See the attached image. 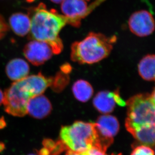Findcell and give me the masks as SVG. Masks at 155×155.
<instances>
[{"mask_svg":"<svg viewBox=\"0 0 155 155\" xmlns=\"http://www.w3.org/2000/svg\"><path fill=\"white\" fill-rule=\"evenodd\" d=\"M125 126L142 145L155 146V104L148 94H139L127 102Z\"/></svg>","mask_w":155,"mask_h":155,"instance_id":"1","label":"cell"},{"mask_svg":"<svg viewBox=\"0 0 155 155\" xmlns=\"http://www.w3.org/2000/svg\"><path fill=\"white\" fill-rule=\"evenodd\" d=\"M28 14L31 20L30 39L47 43L53 54H60L64 46L59 33L67 24L66 17L54 9L48 10L43 3L30 9Z\"/></svg>","mask_w":155,"mask_h":155,"instance_id":"2","label":"cell"},{"mask_svg":"<svg viewBox=\"0 0 155 155\" xmlns=\"http://www.w3.org/2000/svg\"><path fill=\"white\" fill-rule=\"evenodd\" d=\"M53 78H46L40 72L14 81L4 94L3 104L5 110L15 117H23L27 114V107L32 97L42 94L52 84Z\"/></svg>","mask_w":155,"mask_h":155,"instance_id":"3","label":"cell"},{"mask_svg":"<svg viewBox=\"0 0 155 155\" xmlns=\"http://www.w3.org/2000/svg\"><path fill=\"white\" fill-rule=\"evenodd\" d=\"M117 41L115 36L90 32L85 38L74 42L71 47V58L79 64L97 63L109 55Z\"/></svg>","mask_w":155,"mask_h":155,"instance_id":"4","label":"cell"},{"mask_svg":"<svg viewBox=\"0 0 155 155\" xmlns=\"http://www.w3.org/2000/svg\"><path fill=\"white\" fill-rule=\"evenodd\" d=\"M60 137L68 150L81 154L95 145L97 133L95 123L77 121L62 127Z\"/></svg>","mask_w":155,"mask_h":155,"instance_id":"5","label":"cell"},{"mask_svg":"<svg viewBox=\"0 0 155 155\" xmlns=\"http://www.w3.org/2000/svg\"><path fill=\"white\" fill-rule=\"evenodd\" d=\"M104 0H96L88 7L85 0H63L61 10L67 19V24L74 27H79L81 21L91 13Z\"/></svg>","mask_w":155,"mask_h":155,"instance_id":"6","label":"cell"},{"mask_svg":"<svg viewBox=\"0 0 155 155\" xmlns=\"http://www.w3.org/2000/svg\"><path fill=\"white\" fill-rule=\"evenodd\" d=\"M95 124L97 133L95 146L106 151L113 143V138L119 132V121L114 116L103 115L98 117Z\"/></svg>","mask_w":155,"mask_h":155,"instance_id":"7","label":"cell"},{"mask_svg":"<svg viewBox=\"0 0 155 155\" xmlns=\"http://www.w3.org/2000/svg\"><path fill=\"white\" fill-rule=\"evenodd\" d=\"M128 24L130 31L140 37L151 35L155 30V19L146 10L134 12L129 18Z\"/></svg>","mask_w":155,"mask_h":155,"instance_id":"8","label":"cell"},{"mask_svg":"<svg viewBox=\"0 0 155 155\" xmlns=\"http://www.w3.org/2000/svg\"><path fill=\"white\" fill-rule=\"evenodd\" d=\"M23 54L31 64L39 66L50 60L53 53L51 47L47 43L32 40L24 47Z\"/></svg>","mask_w":155,"mask_h":155,"instance_id":"9","label":"cell"},{"mask_svg":"<svg viewBox=\"0 0 155 155\" xmlns=\"http://www.w3.org/2000/svg\"><path fill=\"white\" fill-rule=\"evenodd\" d=\"M116 104L120 106H124L126 104L117 91L114 92L100 91L94 98V107L100 113L104 114L111 113L114 110Z\"/></svg>","mask_w":155,"mask_h":155,"instance_id":"10","label":"cell"},{"mask_svg":"<svg viewBox=\"0 0 155 155\" xmlns=\"http://www.w3.org/2000/svg\"><path fill=\"white\" fill-rule=\"evenodd\" d=\"M52 106L48 98L43 94L32 97L27 104V111L35 119H42L51 113Z\"/></svg>","mask_w":155,"mask_h":155,"instance_id":"11","label":"cell"},{"mask_svg":"<svg viewBox=\"0 0 155 155\" xmlns=\"http://www.w3.org/2000/svg\"><path fill=\"white\" fill-rule=\"evenodd\" d=\"M5 70L9 79L17 81L28 76L29 73V65L23 59H13L8 63Z\"/></svg>","mask_w":155,"mask_h":155,"instance_id":"12","label":"cell"},{"mask_svg":"<svg viewBox=\"0 0 155 155\" xmlns=\"http://www.w3.org/2000/svg\"><path fill=\"white\" fill-rule=\"evenodd\" d=\"M9 26L18 36H25L29 33L31 20L28 14L20 12L13 14L9 18Z\"/></svg>","mask_w":155,"mask_h":155,"instance_id":"13","label":"cell"},{"mask_svg":"<svg viewBox=\"0 0 155 155\" xmlns=\"http://www.w3.org/2000/svg\"><path fill=\"white\" fill-rule=\"evenodd\" d=\"M138 71L144 80L155 81V54H148L140 60Z\"/></svg>","mask_w":155,"mask_h":155,"instance_id":"14","label":"cell"},{"mask_svg":"<svg viewBox=\"0 0 155 155\" xmlns=\"http://www.w3.org/2000/svg\"><path fill=\"white\" fill-rule=\"evenodd\" d=\"M74 95L77 100L85 103L91 98L93 94V89L87 81L79 80L74 84L72 87Z\"/></svg>","mask_w":155,"mask_h":155,"instance_id":"15","label":"cell"},{"mask_svg":"<svg viewBox=\"0 0 155 155\" xmlns=\"http://www.w3.org/2000/svg\"><path fill=\"white\" fill-rule=\"evenodd\" d=\"M43 147L38 152L39 155H59L67 150L66 146L61 140L55 142L51 140L46 139L43 142Z\"/></svg>","mask_w":155,"mask_h":155,"instance_id":"16","label":"cell"},{"mask_svg":"<svg viewBox=\"0 0 155 155\" xmlns=\"http://www.w3.org/2000/svg\"><path fill=\"white\" fill-rule=\"evenodd\" d=\"M67 74V73L60 71L57 73L54 78H53L51 85L53 87V89H56V91L59 89L60 90L65 86L69 79Z\"/></svg>","mask_w":155,"mask_h":155,"instance_id":"17","label":"cell"},{"mask_svg":"<svg viewBox=\"0 0 155 155\" xmlns=\"http://www.w3.org/2000/svg\"><path fill=\"white\" fill-rule=\"evenodd\" d=\"M130 155H155V152L149 146L142 145L135 148Z\"/></svg>","mask_w":155,"mask_h":155,"instance_id":"18","label":"cell"},{"mask_svg":"<svg viewBox=\"0 0 155 155\" xmlns=\"http://www.w3.org/2000/svg\"><path fill=\"white\" fill-rule=\"evenodd\" d=\"M9 25L5 20L4 18L0 14V40L2 39L9 31Z\"/></svg>","mask_w":155,"mask_h":155,"instance_id":"19","label":"cell"},{"mask_svg":"<svg viewBox=\"0 0 155 155\" xmlns=\"http://www.w3.org/2000/svg\"><path fill=\"white\" fill-rule=\"evenodd\" d=\"M105 150L97 147L93 146L85 152L81 153L82 155H107Z\"/></svg>","mask_w":155,"mask_h":155,"instance_id":"20","label":"cell"},{"mask_svg":"<svg viewBox=\"0 0 155 155\" xmlns=\"http://www.w3.org/2000/svg\"><path fill=\"white\" fill-rule=\"evenodd\" d=\"M4 94L2 92L1 89H0V106L2 104H3V101H4Z\"/></svg>","mask_w":155,"mask_h":155,"instance_id":"21","label":"cell"},{"mask_svg":"<svg viewBox=\"0 0 155 155\" xmlns=\"http://www.w3.org/2000/svg\"><path fill=\"white\" fill-rule=\"evenodd\" d=\"M65 155H82L80 153H78L74 152L73 151H70L68 150L67 151V152L66 153Z\"/></svg>","mask_w":155,"mask_h":155,"instance_id":"22","label":"cell"},{"mask_svg":"<svg viewBox=\"0 0 155 155\" xmlns=\"http://www.w3.org/2000/svg\"><path fill=\"white\" fill-rule=\"evenodd\" d=\"M5 124H6V123H5V120L2 119H0V129H2L4 127Z\"/></svg>","mask_w":155,"mask_h":155,"instance_id":"23","label":"cell"},{"mask_svg":"<svg viewBox=\"0 0 155 155\" xmlns=\"http://www.w3.org/2000/svg\"><path fill=\"white\" fill-rule=\"evenodd\" d=\"M150 95H151V99L155 104V88L154 89V91H153L152 94H151Z\"/></svg>","mask_w":155,"mask_h":155,"instance_id":"24","label":"cell"},{"mask_svg":"<svg viewBox=\"0 0 155 155\" xmlns=\"http://www.w3.org/2000/svg\"><path fill=\"white\" fill-rule=\"evenodd\" d=\"M5 149L4 143H3L0 142V152H1L2 151H3Z\"/></svg>","mask_w":155,"mask_h":155,"instance_id":"25","label":"cell"},{"mask_svg":"<svg viewBox=\"0 0 155 155\" xmlns=\"http://www.w3.org/2000/svg\"><path fill=\"white\" fill-rule=\"evenodd\" d=\"M50 1L52 2L53 3H55V4H60V3H62L63 1V0H50Z\"/></svg>","mask_w":155,"mask_h":155,"instance_id":"26","label":"cell"},{"mask_svg":"<svg viewBox=\"0 0 155 155\" xmlns=\"http://www.w3.org/2000/svg\"><path fill=\"white\" fill-rule=\"evenodd\" d=\"M111 155H122V154H112Z\"/></svg>","mask_w":155,"mask_h":155,"instance_id":"27","label":"cell"},{"mask_svg":"<svg viewBox=\"0 0 155 155\" xmlns=\"http://www.w3.org/2000/svg\"><path fill=\"white\" fill-rule=\"evenodd\" d=\"M34 155V154H29V155Z\"/></svg>","mask_w":155,"mask_h":155,"instance_id":"28","label":"cell"},{"mask_svg":"<svg viewBox=\"0 0 155 155\" xmlns=\"http://www.w3.org/2000/svg\"><path fill=\"white\" fill-rule=\"evenodd\" d=\"M85 1H90V0H85Z\"/></svg>","mask_w":155,"mask_h":155,"instance_id":"29","label":"cell"},{"mask_svg":"<svg viewBox=\"0 0 155 155\" xmlns=\"http://www.w3.org/2000/svg\"></svg>","mask_w":155,"mask_h":155,"instance_id":"30","label":"cell"}]
</instances>
